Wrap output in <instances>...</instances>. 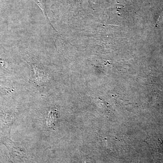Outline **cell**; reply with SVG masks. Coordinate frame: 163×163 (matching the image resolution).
<instances>
[{
    "instance_id": "obj_2",
    "label": "cell",
    "mask_w": 163,
    "mask_h": 163,
    "mask_svg": "<svg viewBox=\"0 0 163 163\" xmlns=\"http://www.w3.org/2000/svg\"><path fill=\"white\" fill-rule=\"evenodd\" d=\"M84 163H91V161L90 160H88V159H86L84 161Z\"/></svg>"
},
{
    "instance_id": "obj_1",
    "label": "cell",
    "mask_w": 163,
    "mask_h": 163,
    "mask_svg": "<svg viewBox=\"0 0 163 163\" xmlns=\"http://www.w3.org/2000/svg\"><path fill=\"white\" fill-rule=\"evenodd\" d=\"M56 113L55 111H51L49 112L48 115V117L47 118V125L48 126L49 125H54L56 119Z\"/></svg>"
}]
</instances>
